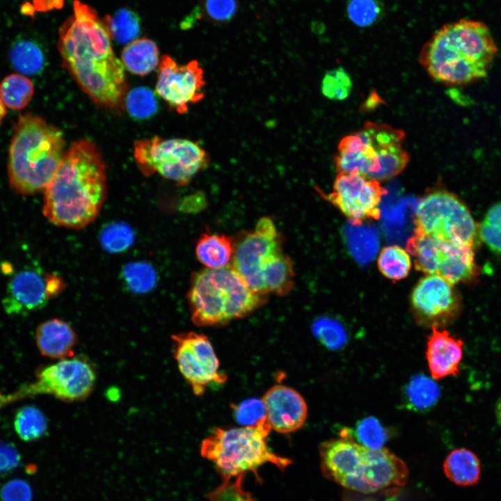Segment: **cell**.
<instances>
[{
  "label": "cell",
  "instance_id": "cell-43",
  "mask_svg": "<svg viewBox=\"0 0 501 501\" xmlns=\"http://www.w3.org/2000/svg\"><path fill=\"white\" fill-rule=\"evenodd\" d=\"M236 0H205V10L208 17L216 22H226L234 15Z\"/></svg>",
  "mask_w": 501,
  "mask_h": 501
},
{
  "label": "cell",
  "instance_id": "cell-44",
  "mask_svg": "<svg viewBox=\"0 0 501 501\" xmlns=\"http://www.w3.org/2000/svg\"><path fill=\"white\" fill-rule=\"evenodd\" d=\"M21 456L15 446L0 441V474L13 471L19 466Z\"/></svg>",
  "mask_w": 501,
  "mask_h": 501
},
{
  "label": "cell",
  "instance_id": "cell-18",
  "mask_svg": "<svg viewBox=\"0 0 501 501\" xmlns=\"http://www.w3.org/2000/svg\"><path fill=\"white\" fill-rule=\"evenodd\" d=\"M265 416L271 429L289 434L300 429L307 419L308 406L303 397L294 389L276 385L261 399Z\"/></svg>",
  "mask_w": 501,
  "mask_h": 501
},
{
  "label": "cell",
  "instance_id": "cell-49",
  "mask_svg": "<svg viewBox=\"0 0 501 501\" xmlns=\"http://www.w3.org/2000/svg\"><path fill=\"white\" fill-rule=\"evenodd\" d=\"M344 501H375L374 499L365 496L352 495L347 497Z\"/></svg>",
  "mask_w": 501,
  "mask_h": 501
},
{
  "label": "cell",
  "instance_id": "cell-11",
  "mask_svg": "<svg viewBox=\"0 0 501 501\" xmlns=\"http://www.w3.org/2000/svg\"><path fill=\"white\" fill-rule=\"evenodd\" d=\"M406 249L413 257L416 270L426 276H438L452 285L469 283L479 273L474 249L466 245L415 230Z\"/></svg>",
  "mask_w": 501,
  "mask_h": 501
},
{
  "label": "cell",
  "instance_id": "cell-39",
  "mask_svg": "<svg viewBox=\"0 0 501 501\" xmlns=\"http://www.w3.org/2000/svg\"><path fill=\"white\" fill-rule=\"evenodd\" d=\"M243 477L244 474L224 477L223 483L206 497L209 501H254L242 488Z\"/></svg>",
  "mask_w": 501,
  "mask_h": 501
},
{
  "label": "cell",
  "instance_id": "cell-46",
  "mask_svg": "<svg viewBox=\"0 0 501 501\" xmlns=\"http://www.w3.org/2000/svg\"><path fill=\"white\" fill-rule=\"evenodd\" d=\"M64 0H32V4L35 11L48 12L54 9H60L63 7Z\"/></svg>",
  "mask_w": 501,
  "mask_h": 501
},
{
  "label": "cell",
  "instance_id": "cell-15",
  "mask_svg": "<svg viewBox=\"0 0 501 501\" xmlns=\"http://www.w3.org/2000/svg\"><path fill=\"white\" fill-rule=\"evenodd\" d=\"M416 322L426 328H444L459 316L461 299L454 285L436 275L421 278L411 295Z\"/></svg>",
  "mask_w": 501,
  "mask_h": 501
},
{
  "label": "cell",
  "instance_id": "cell-38",
  "mask_svg": "<svg viewBox=\"0 0 501 501\" xmlns=\"http://www.w3.org/2000/svg\"><path fill=\"white\" fill-rule=\"evenodd\" d=\"M388 439V433L374 418L369 417L360 420L356 429V439L361 445L370 449L383 447Z\"/></svg>",
  "mask_w": 501,
  "mask_h": 501
},
{
  "label": "cell",
  "instance_id": "cell-3",
  "mask_svg": "<svg viewBox=\"0 0 501 501\" xmlns=\"http://www.w3.org/2000/svg\"><path fill=\"white\" fill-rule=\"evenodd\" d=\"M496 53L485 24L461 19L438 29L423 45L419 61L435 81L462 86L486 77Z\"/></svg>",
  "mask_w": 501,
  "mask_h": 501
},
{
  "label": "cell",
  "instance_id": "cell-37",
  "mask_svg": "<svg viewBox=\"0 0 501 501\" xmlns=\"http://www.w3.org/2000/svg\"><path fill=\"white\" fill-rule=\"evenodd\" d=\"M125 106L134 118L145 119L152 116L157 110L153 93L145 87L132 90L125 97Z\"/></svg>",
  "mask_w": 501,
  "mask_h": 501
},
{
  "label": "cell",
  "instance_id": "cell-16",
  "mask_svg": "<svg viewBox=\"0 0 501 501\" xmlns=\"http://www.w3.org/2000/svg\"><path fill=\"white\" fill-rule=\"evenodd\" d=\"M387 193L380 182L360 175L338 173L332 191L323 196L351 221L379 219L380 203Z\"/></svg>",
  "mask_w": 501,
  "mask_h": 501
},
{
  "label": "cell",
  "instance_id": "cell-32",
  "mask_svg": "<svg viewBox=\"0 0 501 501\" xmlns=\"http://www.w3.org/2000/svg\"><path fill=\"white\" fill-rule=\"evenodd\" d=\"M15 429L24 441L40 438L46 432L47 422L40 410L33 406H26L18 410L14 422Z\"/></svg>",
  "mask_w": 501,
  "mask_h": 501
},
{
  "label": "cell",
  "instance_id": "cell-14",
  "mask_svg": "<svg viewBox=\"0 0 501 501\" xmlns=\"http://www.w3.org/2000/svg\"><path fill=\"white\" fill-rule=\"evenodd\" d=\"M281 250L273 221L269 217H262L252 231L235 244L232 266L253 292L266 296L262 269L273 255Z\"/></svg>",
  "mask_w": 501,
  "mask_h": 501
},
{
  "label": "cell",
  "instance_id": "cell-33",
  "mask_svg": "<svg viewBox=\"0 0 501 501\" xmlns=\"http://www.w3.org/2000/svg\"><path fill=\"white\" fill-rule=\"evenodd\" d=\"M135 234L132 227L122 222L107 224L100 234L101 246L111 253L126 250L133 244Z\"/></svg>",
  "mask_w": 501,
  "mask_h": 501
},
{
  "label": "cell",
  "instance_id": "cell-40",
  "mask_svg": "<svg viewBox=\"0 0 501 501\" xmlns=\"http://www.w3.org/2000/svg\"><path fill=\"white\" fill-rule=\"evenodd\" d=\"M313 331L318 340L329 349H338L346 341L344 329L337 323L329 319H321L315 322Z\"/></svg>",
  "mask_w": 501,
  "mask_h": 501
},
{
  "label": "cell",
  "instance_id": "cell-6",
  "mask_svg": "<svg viewBox=\"0 0 501 501\" xmlns=\"http://www.w3.org/2000/svg\"><path fill=\"white\" fill-rule=\"evenodd\" d=\"M405 136L402 129L367 121L340 141L334 158L336 170L379 182L392 178L403 171L410 160L404 147Z\"/></svg>",
  "mask_w": 501,
  "mask_h": 501
},
{
  "label": "cell",
  "instance_id": "cell-50",
  "mask_svg": "<svg viewBox=\"0 0 501 501\" xmlns=\"http://www.w3.org/2000/svg\"><path fill=\"white\" fill-rule=\"evenodd\" d=\"M6 114V106L4 105L0 96V124Z\"/></svg>",
  "mask_w": 501,
  "mask_h": 501
},
{
  "label": "cell",
  "instance_id": "cell-21",
  "mask_svg": "<svg viewBox=\"0 0 501 501\" xmlns=\"http://www.w3.org/2000/svg\"><path fill=\"white\" fill-rule=\"evenodd\" d=\"M36 344L40 353L51 359L72 358L76 335L72 327L59 319L40 324L35 331Z\"/></svg>",
  "mask_w": 501,
  "mask_h": 501
},
{
  "label": "cell",
  "instance_id": "cell-27",
  "mask_svg": "<svg viewBox=\"0 0 501 501\" xmlns=\"http://www.w3.org/2000/svg\"><path fill=\"white\" fill-rule=\"evenodd\" d=\"M34 93L32 81L19 74H10L0 84V96L6 106L20 110L26 106Z\"/></svg>",
  "mask_w": 501,
  "mask_h": 501
},
{
  "label": "cell",
  "instance_id": "cell-31",
  "mask_svg": "<svg viewBox=\"0 0 501 501\" xmlns=\"http://www.w3.org/2000/svg\"><path fill=\"white\" fill-rule=\"evenodd\" d=\"M440 394V388L435 381L422 374L414 376L405 390L409 405L417 410H424L434 406Z\"/></svg>",
  "mask_w": 501,
  "mask_h": 501
},
{
  "label": "cell",
  "instance_id": "cell-20",
  "mask_svg": "<svg viewBox=\"0 0 501 501\" xmlns=\"http://www.w3.org/2000/svg\"><path fill=\"white\" fill-rule=\"evenodd\" d=\"M463 347V341L447 330L432 328L427 342L426 358L434 379L459 374Z\"/></svg>",
  "mask_w": 501,
  "mask_h": 501
},
{
  "label": "cell",
  "instance_id": "cell-47",
  "mask_svg": "<svg viewBox=\"0 0 501 501\" xmlns=\"http://www.w3.org/2000/svg\"><path fill=\"white\" fill-rule=\"evenodd\" d=\"M20 11L22 15L31 17L33 16L34 13L35 12L33 4L30 2L24 3L20 8Z\"/></svg>",
  "mask_w": 501,
  "mask_h": 501
},
{
  "label": "cell",
  "instance_id": "cell-48",
  "mask_svg": "<svg viewBox=\"0 0 501 501\" xmlns=\"http://www.w3.org/2000/svg\"><path fill=\"white\" fill-rule=\"evenodd\" d=\"M495 414L496 420L499 425L501 427V395L496 401L495 407Z\"/></svg>",
  "mask_w": 501,
  "mask_h": 501
},
{
  "label": "cell",
  "instance_id": "cell-13",
  "mask_svg": "<svg viewBox=\"0 0 501 501\" xmlns=\"http://www.w3.org/2000/svg\"><path fill=\"white\" fill-rule=\"evenodd\" d=\"M172 341L179 370L195 395H202L212 383L227 380V376L219 372V360L207 336L190 331L173 335Z\"/></svg>",
  "mask_w": 501,
  "mask_h": 501
},
{
  "label": "cell",
  "instance_id": "cell-17",
  "mask_svg": "<svg viewBox=\"0 0 501 501\" xmlns=\"http://www.w3.org/2000/svg\"><path fill=\"white\" fill-rule=\"evenodd\" d=\"M205 86L204 71L196 60L182 65L169 55L161 57L156 91L178 113L185 114L205 97Z\"/></svg>",
  "mask_w": 501,
  "mask_h": 501
},
{
  "label": "cell",
  "instance_id": "cell-10",
  "mask_svg": "<svg viewBox=\"0 0 501 501\" xmlns=\"http://www.w3.org/2000/svg\"><path fill=\"white\" fill-rule=\"evenodd\" d=\"M415 230L472 248L478 245V226L466 205L454 193L436 189L424 196L415 213Z\"/></svg>",
  "mask_w": 501,
  "mask_h": 501
},
{
  "label": "cell",
  "instance_id": "cell-9",
  "mask_svg": "<svg viewBox=\"0 0 501 501\" xmlns=\"http://www.w3.org/2000/svg\"><path fill=\"white\" fill-rule=\"evenodd\" d=\"M134 157L145 175L157 173L179 186L189 184L210 161L208 152L198 142L157 136L136 141Z\"/></svg>",
  "mask_w": 501,
  "mask_h": 501
},
{
  "label": "cell",
  "instance_id": "cell-2",
  "mask_svg": "<svg viewBox=\"0 0 501 501\" xmlns=\"http://www.w3.org/2000/svg\"><path fill=\"white\" fill-rule=\"evenodd\" d=\"M106 192V168L100 150L89 140L77 141L45 189L43 214L56 225L83 228L97 216Z\"/></svg>",
  "mask_w": 501,
  "mask_h": 501
},
{
  "label": "cell",
  "instance_id": "cell-24",
  "mask_svg": "<svg viewBox=\"0 0 501 501\" xmlns=\"http://www.w3.org/2000/svg\"><path fill=\"white\" fill-rule=\"evenodd\" d=\"M262 278L266 294L287 295L294 286V271L290 258L282 250L273 255L262 269Z\"/></svg>",
  "mask_w": 501,
  "mask_h": 501
},
{
  "label": "cell",
  "instance_id": "cell-7",
  "mask_svg": "<svg viewBox=\"0 0 501 501\" xmlns=\"http://www.w3.org/2000/svg\"><path fill=\"white\" fill-rule=\"evenodd\" d=\"M187 296L191 319L198 326L223 325L244 317L266 301L264 295L246 285L232 265L193 273Z\"/></svg>",
  "mask_w": 501,
  "mask_h": 501
},
{
  "label": "cell",
  "instance_id": "cell-34",
  "mask_svg": "<svg viewBox=\"0 0 501 501\" xmlns=\"http://www.w3.org/2000/svg\"><path fill=\"white\" fill-rule=\"evenodd\" d=\"M352 86V80L349 73L343 67H337L324 74L321 90L326 98L340 101L349 97Z\"/></svg>",
  "mask_w": 501,
  "mask_h": 501
},
{
  "label": "cell",
  "instance_id": "cell-23",
  "mask_svg": "<svg viewBox=\"0 0 501 501\" xmlns=\"http://www.w3.org/2000/svg\"><path fill=\"white\" fill-rule=\"evenodd\" d=\"M443 469L450 480L463 486L476 484L481 475V463L477 456L464 448L452 451L445 459Z\"/></svg>",
  "mask_w": 501,
  "mask_h": 501
},
{
  "label": "cell",
  "instance_id": "cell-4",
  "mask_svg": "<svg viewBox=\"0 0 501 501\" xmlns=\"http://www.w3.org/2000/svg\"><path fill=\"white\" fill-rule=\"evenodd\" d=\"M64 147L59 128L29 113L20 116L8 151L10 187L22 195L45 191L63 158Z\"/></svg>",
  "mask_w": 501,
  "mask_h": 501
},
{
  "label": "cell",
  "instance_id": "cell-5",
  "mask_svg": "<svg viewBox=\"0 0 501 501\" xmlns=\"http://www.w3.org/2000/svg\"><path fill=\"white\" fill-rule=\"evenodd\" d=\"M319 455L328 478L361 493L404 485L408 475L404 462L388 450L368 449L350 434L322 443Z\"/></svg>",
  "mask_w": 501,
  "mask_h": 501
},
{
  "label": "cell",
  "instance_id": "cell-8",
  "mask_svg": "<svg viewBox=\"0 0 501 501\" xmlns=\"http://www.w3.org/2000/svg\"><path fill=\"white\" fill-rule=\"evenodd\" d=\"M271 430L266 416L250 426L216 427L202 440L200 454L215 464L223 477L248 471L258 477L257 469L267 463L284 470L292 461L269 448L267 438Z\"/></svg>",
  "mask_w": 501,
  "mask_h": 501
},
{
  "label": "cell",
  "instance_id": "cell-26",
  "mask_svg": "<svg viewBox=\"0 0 501 501\" xmlns=\"http://www.w3.org/2000/svg\"><path fill=\"white\" fill-rule=\"evenodd\" d=\"M9 57L14 68L25 74L40 72L45 64V55L40 45L28 35L17 37L11 45Z\"/></svg>",
  "mask_w": 501,
  "mask_h": 501
},
{
  "label": "cell",
  "instance_id": "cell-41",
  "mask_svg": "<svg viewBox=\"0 0 501 501\" xmlns=\"http://www.w3.org/2000/svg\"><path fill=\"white\" fill-rule=\"evenodd\" d=\"M235 420L243 426L256 424L265 417V409L262 399H250L232 406Z\"/></svg>",
  "mask_w": 501,
  "mask_h": 501
},
{
  "label": "cell",
  "instance_id": "cell-30",
  "mask_svg": "<svg viewBox=\"0 0 501 501\" xmlns=\"http://www.w3.org/2000/svg\"><path fill=\"white\" fill-rule=\"evenodd\" d=\"M377 263L380 272L394 280L406 278L411 268L409 254L397 245L384 247L379 253Z\"/></svg>",
  "mask_w": 501,
  "mask_h": 501
},
{
  "label": "cell",
  "instance_id": "cell-25",
  "mask_svg": "<svg viewBox=\"0 0 501 501\" xmlns=\"http://www.w3.org/2000/svg\"><path fill=\"white\" fill-rule=\"evenodd\" d=\"M159 49L152 40L147 38L136 39L124 47L121 61L130 72L144 76L158 67Z\"/></svg>",
  "mask_w": 501,
  "mask_h": 501
},
{
  "label": "cell",
  "instance_id": "cell-36",
  "mask_svg": "<svg viewBox=\"0 0 501 501\" xmlns=\"http://www.w3.org/2000/svg\"><path fill=\"white\" fill-rule=\"evenodd\" d=\"M383 11L382 0H348L347 12L350 20L360 27L376 22Z\"/></svg>",
  "mask_w": 501,
  "mask_h": 501
},
{
  "label": "cell",
  "instance_id": "cell-28",
  "mask_svg": "<svg viewBox=\"0 0 501 501\" xmlns=\"http://www.w3.org/2000/svg\"><path fill=\"white\" fill-rule=\"evenodd\" d=\"M111 37L120 44L135 40L141 30L139 16L129 8H121L104 19Z\"/></svg>",
  "mask_w": 501,
  "mask_h": 501
},
{
  "label": "cell",
  "instance_id": "cell-19",
  "mask_svg": "<svg viewBox=\"0 0 501 501\" xmlns=\"http://www.w3.org/2000/svg\"><path fill=\"white\" fill-rule=\"evenodd\" d=\"M49 300L46 273L26 269L10 280L2 303L8 314L22 315L42 308Z\"/></svg>",
  "mask_w": 501,
  "mask_h": 501
},
{
  "label": "cell",
  "instance_id": "cell-12",
  "mask_svg": "<svg viewBox=\"0 0 501 501\" xmlns=\"http://www.w3.org/2000/svg\"><path fill=\"white\" fill-rule=\"evenodd\" d=\"M95 374L83 359L68 358L40 369L34 381L22 385L0 399V407L39 395H50L65 401L86 398L93 389Z\"/></svg>",
  "mask_w": 501,
  "mask_h": 501
},
{
  "label": "cell",
  "instance_id": "cell-35",
  "mask_svg": "<svg viewBox=\"0 0 501 501\" xmlns=\"http://www.w3.org/2000/svg\"><path fill=\"white\" fill-rule=\"evenodd\" d=\"M478 231L480 239L491 250L501 255V202L487 211Z\"/></svg>",
  "mask_w": 501,
  "mask_h": 501
},
{
  "label": "cell",
  "instance_id": "cell-1",
  "mask_svg": "<svg viewBox=\"0 0 501 501\" xmlns=\"http://www.w3.org/2000/svg\"><path fill=\"white\" fill-rule=\"evenodd\" d=\"M73 9L58 31L62 65L92 101L118 113L127 95L125 69L113 51L107 26L84 3L74 0Z\"/></svg>",
  "mask_w": 501,
  "mask_h": 501
},
{
  "label": "cell",
  "instance_id": "cell-45",
  "mask_svg": "<svg viewBox=\"0 0 501 501\" xmlns=\"http://www.w3.org/2000/svg\"><path fill=\"white\" fill-rule=\"evenodd\" d=\"M46 283L49 299L58 296L65 287L62 279L54 273H46Z\"/></svg>",
  "mask_w": 501,
  "mask_h": 501
},
{
  "label": "cell",
  "instance_id": "cell-22",
  "mask_svg": "<svg viewBox=\"0 0 501 501\" xmlns=\"http://www.w3.org/2000/svg\"><path fill=\"white\" fill-rule=\"evenodd\" d=\"M235 248L233 239L227 235L203 233L196 245V255L207 269H218L230 265Z\"/></svg>",
  "mask_w": 501,
  "mask_h": 501
},
{
  "label": "cell",
  "instance_id": "cell-42",
  "mask_svg": "<svg viewBox=\"0 0 501 501\" xmlns=\"http://www.w3.org/2000/svg\"><path fill=\"white\" fill-rule=\"evenodd\" d=\"M32 489L28 482L15 479L5 483L0 488L1 501H31Z\"/></svg>",
  "mask_w": 501,
  "mask_h": 501
},
{
  "label": "cell",
  "instance_id": "cell-29",
  "mask_svg": "<svg viewBox=\"0 0 501 501\" xmlns=\"http://www.w3.org/2000/svg\"><path fill=\"white\" fill-rule=\"evenodd\" d=\"M121 278L126 288L137 294L153 289L157 281L155 269L146 262L127 263L122 269Z\"/></svg>",
  "mask_w": 501,
  "mask_h": 501
}]
</instances>
